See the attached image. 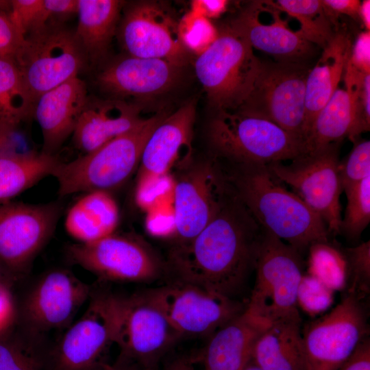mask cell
<instances>
[{"label": "cell", "mask_w": 370, "mask_h": 370, "mask_svg": "<svg viewBox=\"0 0 370 370\" xmlns=\"http://www.w3.org/2000/svg\"><path fill=\"white\" fill-rule=\"evenodd\" d=\"M88 99L86 85L78 76L38 97L32 115L42 132V153L56 155L73 134Z\"/></svg>", "instance_id": "20"}, {"label": "cell", "mask_w": 370, "mask_h": 370, "mask_svg": "<svg viewBox=\"0 0 370 370\" xmlns=\"http://www.w3.org/2000/svg\"><path fill=\"white\" fill-rule=\"evenodd\" d=\"M270 324L245 309L215 331L197 358L205 370H243L251 362L255 345Z\"/></svg>", "instance_id": "21"}, {"label": "cell", "mask_w": 370, "mask_h": 370, "mask_svg": "<svg viewBox=\"0 0 370 370\" xmlns=\"http://www.w3.org/2000/svg\"><path fill=\"white\" fill-rule=\"evenodd\" d=\"M140 108L114 98L89 99L73 133L75 146L89 153L136 126L144 118Z\"/></svg>", "instance_id": "23"}, {"label": "cell", "mask_w": 370, "mask_h": 370, "mask_svg": "<svg viewBox=\"0 0 370 370\" xmlns=\"http://www.w3.org/2000/svg\"><path fill=\"white\" fill-rule=\"evenodd\" d=\"M119 295L92 285L87 308L48 349L45 370H86L114 343Z\"/></svg>", "instance_id": "9"}, {"label": "cell", "mask_w": 370, "mask_h": 370, "mask_svg": "<svg viewBox=\"0 0 370 370\" xmlns=\"http://www.w3.org/2000/svg\"><path fill=\"white\" fill-rule=\"evenodd\" d=\"M367 333L359 297L349 292L330 312L306 327L304 370H339Z\"/></svg>", "instance_id": "15"}, {"label": "cell", "mask_w": 370, "mask_h": 370, "mask_svg": "<svg viewBox=\"0 0 370 370\" xmlns=\"http://www.w3.org/2000/svg\"><path fill=\"white\" fill-rule=\"evenodd\" d=\"M272 6L273 22L262 23L258 16V1L251 2L231 24L235 30L256 48L281 59L298 61L312 51V45L304 39L297 32L291 30L277 10Z\"/></svg>", "instance_id": "24"}, {"label": "cell", "mask_w": 370, "mask_h": 370, "mask_svg": "<svg viewBox=\"0 0 370 370\" xmlns=\"http://www.w3.org/2000/svg\"><path fill=\"white\" fill-rule=\"evenodd\" d=\"M339 370H370V341L363 338Z\"/></svg>", "instance_id": "46"}, {"label": "cell", "mask_w": 370, "mask_h": 370, "mask_svg": "<svg viewBox=\"0 0 370 370\" xmlns=\"http://www.w3.org/2000/svg\"><path fill=\"white\" fill-rule=\"evenodd\" d=\"M196 108L195 99L186 102L154 129L144 147L138 178L166 175L183 152L190 154Z\"/></svg>", "instance_id": "22"}, {"label": "cell", "mask_w": 370, "mask_h": 370, "mask_svg": "<svg viewBox=\"0 0 370 370\" xmlns=\"http://www.w3.org/2000/svg\"><path fill=\"white\" fill-rule=\"evenodd\" d=\"M351 50L349 36L336 32L309 70L306 81L304 140L315 117L338 88Z\"/></svg>", "instance_id": "25"}, {"label": "cell", "mask_w": 370, "mask_h": 370, "mask_svg": "<svg viewBox=\"0 0 370 370\" xmlns=\"http://www.w3.org/2000/svg\"><path fill=\"white\" fill-rule=\"evenodd\" d=\"M116 36L127 55L166 60L180 68L190 53L182 42L179 21L154 1H140L125 7Z\"/></svg>", "instance_id": "16"}, {"label": "cell", "mask_w": 370, "mask_h": 370, "mask_svg": "<svg viewBox=\"0 0 370 370\" xmlns=\"http://www.w3.org/2000/svg\"><path fill=\"white\" fill-rule=\"evenodd\" d=\"M252 362L262 370H304L301 322L270 324L255 345Z\"/></svg>", "instance_id": "28"}, {"label": "cell", "mask_w": 370, "mask_h": 370, "mask_svg": "<svg viewBox=\"0 0 370 370\" xmlns=\"http://www.w3.org/2000/svg\"><path fill=\"white\" fill-rule=\"evenodd\" d=\"M325 11L330 21L339 14L347 15L352 18L358 17L361 1L358 0H323L321 1Z\"/></svg>", "instance_id": "47"}, {"label": "cell", "mask_w": 370, "mask_h": 370, "mask_svg": "<svg viewBox=\"0 0 370 370\" xmlns=\"http://www.w3.org/2000/svg\"><path fill=\"white\" fill-rule=\"evenodd\" d=\"M17 276L13 274L0 260V284L10 286Z\"/></svg>", "instance_id": "52"}, {"label": "cell", "mask_w": 370, "mask_h": 370, "mask_svg": "<svg viewBox=\"0 0 370 370\" xmlns=\"http://www.w3.org/2000/svg\"><path fill=\"white\" fill-rule=\"evenodd\" d=\"M347 263V280L350 293H367L370 286V241L346 248L343 252Z\"/></svg>", "instance_id": "38"}, {"label": "cell", "mask_w": 370, "mask_h": 370, "mask_svg": "<svg viewBox=\"0 0 370 370\" xmlns=\"http://www.w3.org/2000/svg\"><path fill=\"white\" fill-rule=\"evenodd\" d=\"M355 79L356 119L352 140L369 131L370 127V73H360Z\"/></svg>", "instance_id": "41"}, {"label": "cell", "mask_w": 370, "mask_h": 370, "mask_svg": "<svg viewBox=\"0 0 370 370\" xmlns=\"http://www.w3.org/2000/svg\"><path fill=\"white\" fill-rule=\"evenodd\" d=\"M218 161L230 190L262 229L300 254L314 243L328 242L321 218L284 188L267 164Z\"/></svg>", "instance_id": "2"}, {"label": "cell", "mask_w": 370, "mask_h": 370, "mask_svg": "<svg viewBox=\"0 0 370 370\" xmlns=\"http://www.w3.org/2000/svg\"><path fill=\"white\" fill-rule=\"evenodd\" d=\"M254 271L255 283L245 310L269 324L301 322L297 304L304 274L301 254L262 229Z\"/></svg>", "instance_id": "6"}, {"label": "cell", "mask_w": 370, "mask_h": 370, "mask_svg": "<svg viewBox=\"0 0 370 370\" xmlns=\"http://www.w3.org/2000/svg\"><path fill=\"white\" fill-rule=\"evenodd\" d=\"M119 222L116 201L107 191L86 193L70 208L64 226L78 243H90L115 232Z\"/></svg>", "instance_id": "27"}, {"label": "cell", "mask_w": 370, "mask_h": 370, "mask_svg": "<svg viewBox=\"0 0 370 370\" xmlns=\"http://www.w3.org/2000/svg\"><path fill=\"white\" fill-rule=\"evenodd\" d=\"M189 370H195V369H194L193 367L191 365V367H190V368Z\"/></svg>", "instance_id": "56"}, {"label": "cell", "mask_w": 370, "mask_h": 370, "mask_svg": "<svg viewBox=\"0 0 370 370\" xmlns=\"http://www.w3.org/2000/svg\"><path fill=\"white\" fill-rule=\"evenodd\" d=\"M179 33L186 50L198 56L217 39L219 31L210 19L190 10L179 21Z\"/></svg>", "instance_id": "36"}, {"label": "cell", "mask_w": 370, "mask_h": 370, "mask_svg": "<svg viewBox=\"0 0 370 370\" xmlns=\"http://www.w3.org/2000/svg\"><path fill=\"white\" fill-rule=\"evenodd\" d=\"M138 294L160 312L181 338L210 336L246 307L238 299L174 279Z\"/></svg>", "instance_id": "8"}, {"label": "cell", "mask_w": 370, "mask_h": 370, "mask_svg": "<svg viewBox=\"0 0 370 370\" xmlns=\"http://www.w3.org/2000/svg\"><path fill=\"white\" fill-rule=\"evenodd\" d=\"M124 4L119 0H77L74 32L88 61L95 63L106 53L116 35Z\"/></svg>", "instance_id": "26"}, {"label": "cell", "mask_w": 370, "mask_h": 370, "mask_svg": "<svg viewBox=\"0 0 370 370\" xmlns=\"http://www.w3.org/2000/svg\"><path fill=\"white\" fill-rule=\"evenodd\" d=\"M308 250V273L334 292L343 289L347 282V263L343 253L328 242L314 243Z\"/></svg>", "instance_id": "34"}, {"label": "cell", "mask_w": 370, "mask_h": 370, "mask_svg": "<svg viewBox=\"0 0 370 370\" xmlns=\"http://www.w3.org/2000/svg\"><path fill=\"white\" fill-rule=\"evenodd\" d=\"M10 19L25 38L29 34L53 25L45 0L9 1Z\"/></svg>", "instance_id": "37"}, {"label": "cell", "mask_w": 370, "mask_h": 370, "mask_svg": "<svg viewBox=\"0 0 370 370\" xmlns=\"http://www.w3.org/2000/svg\"><path fill=\"white\" fill-rule=\"evenodd\" d=\"M140 368L134 362L119 355L116 361L112 365L100 361L86 370H139Z\"/></svg>", "instance_id": "50"}, {"label": "cell", "mask_w": 370, "mask_h": 370, "mask_svg": "<svg viewBox=\"0 0 370 370\" xmlns=\"http://www.w3.org/2000/svg\"><path fill=\"white\" fill-rule=\"evenodd\" d=\"M61 162L56 155L42 152L5 153L0 156V204L29 188L40 180L51 175Z\"/></svg>", "instance_id": "30"}, {"label": "cell", "mask_w": 370, "mask_h": 370, "mask_svg": "<svg viewBox=\"0 0 370 370\" xmlns=\"http://www.w3.org/2000/svg\"><path fill=\"white\" fill-rule=\"evenodd\" d=\"M262 228L230 193L211 221L189 243L171 247L167 273L232 299L254 270Z\"/></svg>", "instance_id": "1"}, {"label": "cell", "mask_w": 370, "mask_h": 370, "mask_svg": "<svg viewBox=\"0 0 370 370\" xmlns=\"http://www.w3.org/2000/svg\"><path fill=\"white\" fill-rule=\"evenodd\" d=\"M62 209L58 202L0 204V260L16 276L29 269L51 237Z\"/></svg>", "instance_id": "17"}, {"label": "cell", "mask_w": 370, "mask_h": 370, "mask_svg": "<svg viewBox=\"0 0 370 370\" xmlns=\"http://www.w3.org/2000/svg\"><path fill=\"white\" fill-rule=\"evenodd\" d=\"M342 188L358 183L370 175V141L356 144L346 160L340 162Z\"/></svg>", "instance_id": "40"}, {"label": "cell", "mask_w": 370, "mask_h": 370, "mask_svg": "<svg viewBox=\"0 0 370 370\" xmlns=\"http://www.w3.org/2000/svg\"><path fill=\"white\" fill-rule=\"evenodd\" d=\"M169 175L148 176L138 178L136 189V203L142 208L155 202L156 198L170 187Z\"/></svg>", "instance_id": "42"}, {"label": "cell", "mask_w": 370, "mask_h": 370, "mask_svg": "<svg viewBox=\"0 0 370 370\" xmlns=\"http://www.w3.org/2000/svg\"><path fill=\"white\" fill-rule=\"evenodd\" d=\"M243 370H262L260 367H258L255 364L251 362L249 365H247L244 369Z\"/></svg>", "instance_id": "54"}, {"label": "cell", "mask_w": 370, "mask_h": 370, "mask_svg": "<svg viewBox=\"0 0 370 370\" xmlns=\"http://www.w3.org/2000/svg\"><path fill=\"white\" fill-rule=\"evenodd\" d=\"M13 60L35 103L45 92L78 76L88 62L75 32L63 24L27 36Z\"/></svg>", "instance_id": "7"}, {"label": "cell", "mask_w": 370, "mask_h": 370, "mask_svg": "<svg viewBox=\"0 0 370 370\" xmlns=\"http://www.w3.org/2000/svg\"><path fill=\"white\" fill-rule=\"evenodd\" d=\"M343 190L347 204L341 232L350 238H357L370 221V175Z\"/></svg>", "instance_id": "35"}, {"label": "cell", "mask_w": 370, "mask_h": 370, "mask_svg": "<svg viewBox=\"0 0 370 370\" xmlns=\"http://www.w3.org/2000/svg\"><path fill=\"white\" fill-rule=\"evenodd\" d=\"M0 1V58L13 59L24 40L11 20L8 12L1 10Z\"/></svg>", "instance_id": "43"}, {"label": "cell", "mask_w": 370, "mask_h": 370, "mask_svg": "<svg viewBox=\"0 0 370 370\" xmlns=\"http://www.w3.org/2000/svg\"><path fill=\"white\" fill-rule=\"evenodd\" d=\"M66 255L101 281L151 282L167 273L166 262L151 247L130 234L114 232L90 243L70 244Z\"/></svg>", "instance_id": "10"}, {"label": "cell", "mask_w": 370, "mask_h": 370, "mask_svg": "<svg viewBox=\"0 0 370 370\" xmlns=\"http://www.w3.org/2000/svg\"><path fill=\"white\" fill-rule=\"evenodd\" d=\"M227 5L225 0H195L191 1L190 10L210 20L225 12Z\"/></svg>", "instance_id": "48"}, {"label": "cell", "mask_w": 370, "mask_h": 370, "mask_svg": "<svg viewBox=\"0 0 370 370\" xmlns=\"http://www.w3.org/2000/svg\"><path fill=\"white\" fill-rule=\"evenodd\" d=\"M16 321V306L10 287L0 284V336L8 333Z\"/></svg>", "instance_id": "45"}, {"label": "cell", "mask_w": 370, "mask_h": 370, "mask_svg": "<svg viewBox=\"0 0 370 370\" xmlns=\"http://www.w3.org/2000/svg\"><path fill=\"white\" fill-rule=\"evenodd\" d=\"M308 71L293 62H262L253 89L238 110L273 123L304 144Z\"/></svg>", "instance_id": "14"}, {"label": "cell", "mask_w": 370, "mask_h": 370, "mask_svg": "<svg viewBox=\"0 0 370 370\" xmlns=\"http://www.w3.org/2000/svg\"><path fill=\"white\" fill-rule=\"evenodd\" d=\"M139 370H158V366L149 367H140Z\"/></svg>", "instance_id": "55"}, {"label": "cell", "mask_w": 370, "mask_h": 370, "mask_svg": "<svg viewBox=\"0 0 370 370\" xmlns=\"http://www.w3.org/2000/svg\"><path fill=\"white\" fill-rule=\"evenodd\" d=\"M338 88L315 117L304 140V154L312 153L345 137L350 138L356 119L353 87Z\"/></svg>", "instance_id": "29"}, {"label": "cell", "mask_w": 370, "mask_h": 370, "mask_svg": "<svg viewBox=\"0 0 370 370\" xmlns=\"http://www.w3.org/2000/svg\"><path fill=\"white\" fill-rule=\"evenodd\" d=\"M272 5L279 11L296 18L297 33L312 45L324 48L334 36L332 21L319 0H278Z\"/></svg>", "instance_id": "31"}, {"label": "cell", "mask_w": 370, "mask_h": 370, "mask_svg": "<svg viewBox=\"0 0 370 370\" xmlns=\"http://www.w3.org/2000/svg\"><path fill=\"white\" fill-rule=\"evenodd\" d=\"M192 365L190 360L181 358L171 362L165 370H189Z\"/></svg>", "instance_id": "53"}, {"label": "cell", "mask_w": 370, "mask_h": 370, "mask_svg": "<svg viewBox=\"0 0 370 370\" xmlns=\"http://www.w3.org/2000/svg\"><path fill=\"white\" fill-rule=\"evenodd\" d=\"M334 291L310 274H304L299 286L297 304L310 315L326 310L332 304Z\"/></svg>", "instance_id": "39"}, {"label": "cell", "mask_w": 370, "mask_h": 370, "mask_svg": "<svg viewBox=\"0 0 370 370\" xmlns=\"http://www.w3.org/2000/svg\"><path fill=\"white\" fill-rule=\"evenodd\" d=\"M262 65L253 48L232 26L195 61V75L215 111H236L249 96Z\"/></svg>", "instance_id": "5"}, {"label": "cell", "mask_w": 370, "mask_h": 370, "mask_svg": "<svg viewBox=\"0 0 370 370\" xmlns=\"http://www.w3.org/2000/svg\"><path fill=\"white\" fill-rule=\"evenodd\" d=\"M358 17L362 20L366 31L370 29V1L365 0L360 3Z\"/></svg>", "instance_id": "51"}, {"label": "cell", "mask_w": 370, "mask_h": 370, "mask_svg": "<svg viewBox=\"0 0 370 370\" xmlns=\"http://www.w3.org/2000/svg\"><path fill=\"white\" fill-rule=\"evenodd\" d=\"M173 184L174 245L193 240L216 216L230 190L219 161H188Z\"/></svg>", "instance_id": "11"}, {"label": "cell", "mask_w": 370, "mask_h": 370, "mask_svg": "<svg viewBox=\"0 0 370 370\" xmlns=\"http://www.w3.org/2000/svg\"><path fill=\"white\" fill-rule=\"evenodd\" d=\"M180 338L160 312L138 293L119 295L114 343L120 356L140 367L158 366Z\"/></svg>", "instance_id": "18"}, {"label": "cell", "mask_w": 370, "mask_h": 370, "mask_svg": "<svg viewBox=\"0 0 370 370\" xmlns=\"http://www.w3.org/2000/svg\"><path fill=\"white\" fill-rule=\"evenodd\" d=\"M18 125L12 120L0 117V156L8 147Z\"/></svg>", "instance_id": "49"}, {"label": "cell", "mask_w": 370, "mask_h": 370, "mask_svg": "<svg viewBox=\"0 0 370 370\" xmlns=\"http://www.w3.org/2000/svg\"><path fill=\"white\" fill-rule=\"evenodd\" d=\"M349 62L363 73H370V31L360 33L351 50Z\"/></svg>", "instance_id": "44"}, {"label": "cell", "mask_w": 370, "mask_h": 370, "mask_svg": "<svg viewBox=\"0 0 370 370\" xmlns=\"http://www.w3.org/2000/svg\"><path fill=\"white\" fill-rule=\"evenodd\" d=\"M8 333L0 336V370H45L48 350L41 347V341L22 332L10 338Z\"/></svg>", "instance_id": "33"}, {"label": "cell", "mask_w": 370, "mask_h": 370, "mask_svg": "<svg viewBox=\"0 0 370 370\" xmlns=\"http://www.w3.org/2000/svg\"><path fill=\"white\" fill-rule=\"evenodd\" d=\"M156 114L144 118L129 132L69 162H60L51 176L58 195L107 191L123 184L138 167L144 147L154 129L165 118Z\"/></svg>", "instance_id": "3"}, {"label": "cell", "mask_w": 370, "mask_h": 370, "mask_svg": "<svg viewBox=\"0 0 370 370\" xmlns=\"http://www.w3.org/2000/svg\"><path fill=\"white\" fill-rule=\"evenodd\" d=\"M91 291L92 285L69 270L56 269L44 273L30 285L20 306H16L21 332L41 340L44 334L68 328Z\"/></svg>", "instance_id": "13"}, {"label": "cell", "mask_w": 370, "mask_h": 370, "mask_svg": "<svg viewBox=\"0 0 370 370\" xmlns=\"http://www.w3.org/2000/svg\"><path fill=\"white\" fill-rule=\"evenodd\" d=\"M338 144H332L291 161L268 164L280 182L289 185L323 221L329 232L341 233L342 221Z\"/></svg>", "instance_id": "12"}, {"label": "cell", "mask_w": 370, "mask_h": 370, "mask_svg": "<svg viewBox=\"0 0 370 370\" xmlns=\"http://www.w3.org/2000/svg\"><path fill=\"white\" fill-rule=\"evenodd\" d=\"M34 105L13 59L0 58V117L19 124L32 115Z\"/></svg>", "instance_id": "32"}, {"label": "cell", "mask_w": 370, "mask_h": 370, "mask_svg": "<svg viewBox=\"0 0 370 370\" xmlns=\"http://www.w3.org/2000/svg\"><path fill=\"white\" fill-rule=\"evenodd\" d=\"M180 69L164 60L126 54L106 64L98 73L97 82L110 98L147 99L173 88Z\"/></svg>", "instance_id": "19"}, {"label": "cell", "mask_w": 370, "mask_h": 370, "mask_svg": "<svg viewBox=\"0 0 370 370\" xmlns=\"http://www.w3.org/2000/svg\"><path fill=\"white\" fill-rule=\"evenodd\" d=\"M208 138L217 160L269 164L304 154L301 140L273 123L241 111L215 112Z\"/></svg>", "instance_id": "4"}]
</instances>
